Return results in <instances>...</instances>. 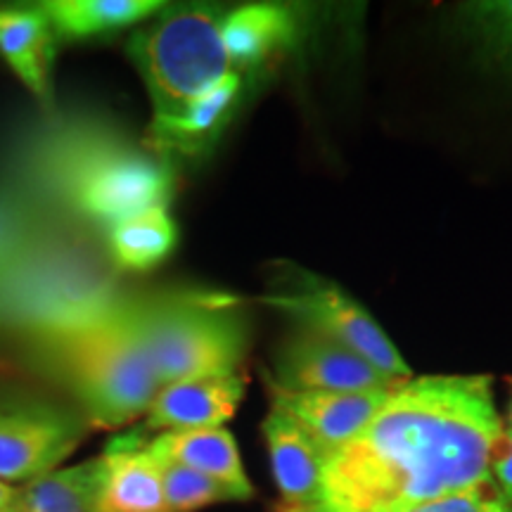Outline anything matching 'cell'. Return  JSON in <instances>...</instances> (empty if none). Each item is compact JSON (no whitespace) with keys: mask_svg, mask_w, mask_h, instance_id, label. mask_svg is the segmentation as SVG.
<instances>
[{"mask_svg":"<svg viewBox=\"0 0 512 512\" xmlns=\"http://www.w3.org/2000/svg\"><path fill=\"white\" fill-rule=\"evenodd\" d=\"M157 463L169 512H197L209 508V505L235 501L230 489L216 482V479L202 475V472L171 463V460H157Z\"/></svg>","mask_w":512,"mask_h":512,"instance_id":"44dd1931","label":"cell"},{"mask_svg":"<svg viewBox=\"0 0 512 512\" xmlns=\"http://www.w3.org/2000/svg\"><path fill=\"white\" fill-rule=\"evenodd\" d=\"M57 221L15 185H0V273Z\"/></svg>","mask_w":512,"mask_h":512,"instance_id":"d6986e66","label":"cell"},{"mask_svg":"<svg viewBox=\"0 0 512 512\" xmlns=\"http://www.w3.org/2000/svg\"><path fill=\"white\" fill-rule=\"evenodd\" d=\"M268 384L285 392H375L396 389L403 382L384 377L335 339L294 325L275 351Z\"/></svg>","mask_w":512,"mask_h":512,"instance_id":"ba28073f","label":"cell"},{"mask_svg":"<svg viewBox=\"0 0 512 512\" xmlns=\"http://www.w3.org/2000/svg\"><path fill=\"white\" fill-rule=\"evenodd\" d=\"M491 479L505 501L512 505V427L503 422V432L491 456Z\"/></svg>","mask_w":512,"mask_h":512,"instance_id":"603a6c76","label":"cell"},{"mask_svg":"<svg viewBox=\"0 0 512 512\" xmlns=\"http://www.w3.org/2000/svg\"><path fill=\"white\" fill-rule=\"evenodd\" d=\"M145 434L143 427L119 434L100 456L105 463L100 512H169L159 463Z\"/></svg>","mask_w":512,"mask_h":512,"instance_id":"7c38bea8","label":"cell"},{"mask_svg":"<svg viewBox=\"0 0 512 512\" xmlns=\"http://www.w3.org/2000/svg\"><path fill=\"white\" fill-rule=\"evenodd\" d=\"M140 328L162 387L238 375L249 347L245 311L226 294L140 299Z\"/></svg>","mask_w":512,"mask_h":512,"instance_id":"5b68a950","label":"cell"},{"mask_svg":"<svg viewBox=\"0 0 512 512\" xmlns=\"http://www.w3.org/2000/svg\"><path fill=\"white\" fill-rule=\"evenodd\" d=\"M62 38L112 34L162 12L159 0H50L41 5Z\"/></svg>","mask_w":512,"mask_h":512,"instance_id":"e0dca14e","label":"cell"},{"mask_svg":"<svg viewBox=\"0 0 512 512\" xmlns=\"http://www.w3.org/2000/svg\"><path fill=\"white\" fill-rule=\"evenodd\" d=\"M102 482V458L53 470L19 486L10 512H100Z\"/></svg>","mask_w":512,"mask_h":512,"instance_id":"2e32d148","label":"cell"},{"mask_svg":"<svg viewBox=\"0 0 512 512\" xmlns=\"http://www.w3.org/2000/svg\"><path fill=\"white\" fill-rule=\"evenodd\" d=\"M413 512H512V505L498 491L494 479H486L472 489L427 503Z\"/></svg>","mask_w":512,"mask_h":512,"instance_id":"7402d4cb","label":"cell"},{"mask_svg":"<svg viewBox=\"0 0 512 512\" xmlns=\"http://www.w3.org/2000/svg\"><path fill=\"white\" fill-rule=\"evenodd\" d=\"M264 302L283 311L299 328H309L344 344L389 380H413L406 358L366 306L323 275L283 266V273L275 278L273 290L266 294Z\"/></svg>","mask_w":512,"mask_h":512,"instance_id":"8992f818","label":"cell"},{"mask_svg":"<svg viewBox=\"0 0 512 512\" xmlns=\"http://www.w3.org/2000/svg\"><path fill=\"white\" fill-rule=\"evenodd\" d=\"M503 432L489 375H425L394 389L328 458L306 512H413L491 479Z\"/></svg>","mask_w":512,"mask_h":512,"instance_id":"6da1fadb","label":"cell"},{"mask_svg":"<svg viewBox=\"0 0 512 512\" xmlns=\"http://www.w3.org/2000/svg\"><path fill=\"white\" fill-rule=\"evenodd\" d=\"M223 46L235 72L245 74L266 67L297 41V15L285 5L254 3L228 10L221 24Z\"/></svg>","mask_w":512,"mask_h":512,"instance_id":"4fadbf2b","label":"cell"},{"mask_svg":"<svg viewBox=\"0 0 512 512\" xmlns=\"http://www.w3.org/2000/svg\"><path fill=\"white\" fill-rule=\"evenodd\" d=\"M31 344L98 430L138 420L162 389L140 328V299L131 294L83 328Z\"/></svg>","mask_w":512,"mask_h":512,"instance_id":"3957f363","label":"cell"},{"mask_svg":"<svg viewBox=\"0 0 512 512\" xmlns=\"http://www.w3.org/2000/svg\"><path fill=\"white\" fill-rule=\"evenodd\" d=\"M178 230L166 209H150L107 228V254L124 271H150L176 247Z\"/></svg>","mask_w":512,"mask_h":512,"instance_id":"ac0fdd59","label":"cell"},{"mask_svg":"<svg viewBox=\"0 0 512 512\" xmlns=\"http://www.w3.org/2000/svg\"><path fill=\"white\" fill-rule=\"evenodd\" d=\"M505 425L512 427V380H510V401H508V413H505Z\"/></svg>","mask_w":512,"mask_h":512,"instance_id":"d4e9b609","label":"cell"},{"mask_svg":"<svg viewBox=\"0 0 512 512\" xmlns=\"http://www.w3.org/2000/svg\"><path fill=\"white\" fill-rule=\"evenodd\" d=\"M273 408H280L302 422L325 451L335 453L349 444L375 418L394 389L375 392H285L271 387ZM399 389V387H396Z\"/></svg>","mask_w":512,"mask_h":512,"instance_id":"30bf717a","label":"cell"},{"mask_svg":"<svg viewBox=\"0 0 512 512\" xmlns=\"http://www.w3.org/2000/svg\"><path fill=\"white\" fill-rule=\"evenodd\" d=\"M245 387L242 373L166 384L152 401L143 430L188 432L226 425L238 411Z\"/></svg>","mask_w":512,"mask_h":512,"instance_id":"8fae6325","label":"cell"},{"mask_svg":"<svg viewBox=\"0 0 512 512\" xmlns=\"http://www.w3.org/2000/svg\"><path fill=\"white\" fill-rule=\"evenodd\" d=\"M268 456L280 503L275 512H306L316 503L330 453L302 422L271 406L264 425Z\"/></svg>","mask_w":512,"mask_h":512,"instance_id":"9c48e42d","label":"cell"},{"mask_svg":"<svg viewBox=\"0 0 512 512\" xmlns=\"http://www.w3.org/2000/svg\"><path fill=\"white\" fill-rule=\"evenodd\" d=\"M150 453L157 460L185 465L202 472L230 489L235 501L254 498V484L242 465L238 441L223 427L214 430L162 432L150 441Z\"/></svg>","mask_w":512,"mask_h":512,"instance_id":"5bb4252c","label":"cell"},{"mask_svg":"<svg viewBox=\"0 0 512 512\" xmlns=\"http://www.w3.org/2000/svg\"><path fill=\"white\" fill-rule=\"evenodd\" d=\"M17 489H12L10 484L0 482V512H10L12 505H15Z\"/></svg>","mask_w":512,"mask_h":512,"instance_id":"cb8c5ba5","label":"cell"},{"mask_svg":"<svg viewBox=\"0 0 512 512\" xmlns=\"http://www.w3.org/2000/svg\"><path fill=\"white\" fill-rule=\"evenodd\" d=\"M55 27L38 8H0V57L43 105H50Z\"/></svg>","mask_w":512,"mask_h":512,"instance_id":"9a60e30c","label":"cell"},{"mask_svg":"<svg viewBox=\"0 0 512 512\" xmlns=\"http://www.w3.org/2000/svg\"><path fill=\"white\" fill-rule=\"evenodd\" d=\"M88 430L76 406L27 389H0V482L27 484L57 470Z\"/></svg>","mask_w":512,"mask_h":512,"instance_id":"52a82bcc","label":"cell"},{"mask_svg":"<svg viewBox=\"0 0 512 512\" xmlns=\"http://www.w3.org/2000/svg\"><path fill=\"white\" fill-rule=\"evenodd\" d=\"M458 12L486 60L512 76V0H475L458 5Z\"/></svg>","mask_w":512,"mask_h":512,"instance_id":"ffe728a7","label":"cell"},{"mask_svg":"<svg viewBox=\"0 0 512 512\" xmlns=\"http://www.w3.org/2000/svg\"><path fill=\"white\" fill-rule=\"evenodd\" d=\"M124 292L110 254L57 221L0 273V332L29 342L60 337L110 311Z\"/></svg>","mask_w":512,"mask_h":512,"instance_id":"7a4b0ae2","label":"cell"},{"mask_svg":"<svg viewBox=\"0 0 512 512\" xmlns=\"http://www.w3.org/2000/svg\"><path fill=\"white\" fill-rule=\"evenodd\" d=\"M223 15L226 10L211 5H181L133 31L128 55L150 93L152 131L169 126L228 76L240 74L223 46Z\"/></svg>","mask_w":512,"mask_h":512,"instance_id":"277c9868","label":"cell"}]
</instances>
